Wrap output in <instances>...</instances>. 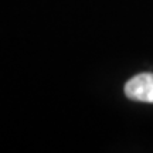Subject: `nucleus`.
I'll use <instances>...</instances> for the list:
<instances>
[{
	"instance_id": "obj_1",
	"label": "nucleus",
	"mask_w": 153,
	"mask_h": 153,
	"mask_svg": "<svg viewBox=\"0 0 153 153\" xmlns=\"http://www.w3.org/2000/svg\"><path fill=\"white\" fill-rule=\"evenodd\" d=\"M125 95L139 102L153 104V74H137L125 84Z\"/></svg>"
}]
</instances>
